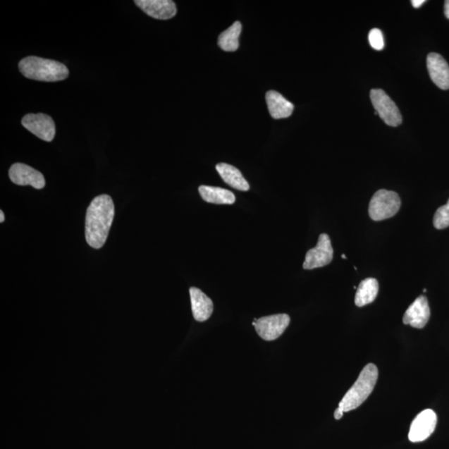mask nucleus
Masks as SVG:
<instances>
[{"label":"nucleus","instance_id":"aec40b11","mask_svg":"<svg viewBox=\"0 0 449 449\" xmlns=\"http://www.w3.org/2000/svg\"><path fill=\"white\" fill-rule=\"evenodd\" d=\"M434 228L443 230L449 226V199L446 205L439 207L433 217Z\"/></svg>","mask_w":449,"mask_h":449},{"label":"nucleus","instance_id":"393cba45","mask_svg":"<svg viewBox=\"0 0 449 449\" xmlns=\"http://www.w3.org/2000/svg\"><path fill=\"white\" fill-rule=\"evenodd\" d=\"M4 211H0V222H4Z\"/></svg>","mask_w":449,"mask_h":449},{"label":"nucleus","instance_id":"7ed1b4c3","mask_svg":"<svg viewBox=\"0 0 449 449\" xmlns=\"http://www.w3.org/2000/svg\"><path fill=\"white\" fill-rule=\"evenodd\" d=\"M379 370L376 364H369L365 367L343 399L340 402L339 408L346 413L363 404L371 395L378 381Z\"/></svg>","mask_w":449,"mask_h":449},{"label":"nucleus","instance_id":"2eb2a0df","mask_svg":"<svg viewBox=\"0 0 449 449\" xmlns=\"http://www.w3.org/2000/svg\"><path fill=\"white\" fill-rule=\"evenodd\" d=\"M266 104L273 118H289L293 113L294 105L282 96L280 92L271 90L266 92Z\"/></svg>","mask_w":449,"mask_h":449},{"label":"nucleus","instance_id":"423d86ee","mask_svg":"<svg viewBox=\"0 0 449 449\" xmlns=\"http://www.w3.org/2000/svg\"><path fill=\"white\" fill-rule=\"evenodd\" d=\"M290 318L286 314H273V316L254 319L252 325L259 336L264 340L272 341L278 339L288 327Z\"/></svg>","mask_w":449,"mask_h":449},{"label":"nucleus","instance_id":"4468645a","mask_svg":"<svg viewBox=\"0 0 449 449\" xmlns=\"http://www.w3.org/2000/svg\"><path fill=\"white\" fill-rule=\"evenodd\" d=\"M190 296L194 319L198 322L207 321L213 312L212 300L196 287L190 288Z\"/></svg>","mask_w":449,"mask_h":449},{"label":"nucleus","instance_id":"4be33fe9","mask_svg":"<svg viewBox=\"0 0 449 449\" xmlns=\"http://www.w3.org/2000/svg\"><path fill=\"white\" fill-rule=\"evenodd\" d=\"M345 414V412L343 410H342L340 408H339V407H338V409H336V410L335 411V419L336 420H339L342 418V417H343Z\"/></svg>","mask_w":449,"mask_h":449},{"label":"nucleus","instance_id":"0eeeda50","mask_svg":"<svg viewBox=\"0 0 449 449\" xmlns=\"http://www.w3.org/2000/svg\"><path fill=\"white\" fill-rule=\"evenodd\" d=\"M333 250L330 237L323 233L319 237L316 247L309 250L305 254V260L303 263L305 270H313L316 268L326 266L333 260Z\"/></svg>","mask_w":449,"mask_h":449},{"label":"nucleus","instance_id":"9b49d317","mask_svg":"<svg viewBox=\"0 0 449 449\" xmlns=\"http://www.w3.org/2000/svg\"><path fill=\"white\" fill-rule=\"evenodd\" d=\"M136 6L156 20H170L177 15V6L171 0H136Z\"/></svg>","mask_w":449,"mask_h":449},{"label":"nucleus","instance_id":"b1692460","mask_svg":"<svg viewBox=\"0 0 449 449\" xmlns=\"http://www.w3.org/2000/svg\"><path fill=\"white\" fill-rule=\"evenodd\" d=\"M444 15H445L446 18L449 20V0H447V1L444 3Z\"/></svg>","mask_w":449,"mask_h":449},{"label":"nucleus","instance_id":"9d476101","mask_svg":"<svg viewBox=\"0 0 449 449\" xmlns=\"http://www.w3.org/2000/svg\"><path fill=\"white\" fill-rule=\"evenodd\" d=\"M8 175L12 182L18 186H31L38 190L45 187L44 175L26 164H13Z\"/></svg>","mask_w":449,"mask_h":449},{"label":"nucleus","instance_id":"6e6552de","mask_svg":"<svg viewBox=\"0 0 449 449\" xmlns=\"http://www.w3.org/2000/svg\"><path fill=\"white\" fill-rule=\"evenodd\" d=\"M22 125L27 130L45 142H52L56 128L52 118L44 113H30L22 119Z\"/></svg>","mask_w":449,"mask_h":449},{"label":"nucleus","instance_id":"20e7f679","mask_svg":"<svg viewBox=\"0 0 449 449\" xmlns=\"http://www.w3.org/2000/svg\"><path fill=\"white\" fill-rule=\"evenodd\" d=\"M400 198L396 192L384 189L379 190L369 202L370 219L376 221L390 219L400 211Z\"/></svg>","mask_w":449,"mask_h":449},{"label":"nucleus","instance_id":"f03ea898","mask_svg":"<svg viewBox=\"0 0 449 449\" xmlns=\"http://www.w3.org/2000/svg\"><path fill=\"white\" fill-rule=\"evenodd\" d=\"M18 68L25 78L42 82L63 81L69 74L63 63L35 56L22 59L18 63Z\"/></svg>","mask_w":449,"mask_h":449},{"label":"nucleus","instance_id":"f8f14e48","mask_svg":"<svg viewBox=\"0 0 449 449\" xmlns=\"http://www.w3.org/2000/svg\"><path fill=\"white\" fill-rule=\"evenodd\" d=\"M430 318V308L429 302L425 296L421 295L417 298L405 313L402 322L416 328H422Z\"/></svg>","mask_w":449,"mask_h":449},{"label":"nucleus","instance_id":"a211bd4d","mask_svg":"<svg viewBox=\"0 0 449 449\" xmlns=\"http://www.w3.org/2000/svg\"><path fill=\"white\" fill-rule=\"evenodd\" d=\"M379 282L374 278H367L360 282L356 291L355 303L358 307H363L372 303L379 293Z\"/></svg>","mask_w":449,"mask_h":449},{"label":"nucleus","instance_id":"5701e85b","mask_svg":"<svg viewBox=\"0 0 449 449\" xmlns=\"http://www.w3.org/2000/svg\"><path fill=\"white\" fill-rule=\"evenodd\" d=\"M425 2V0H413V1H412L411 3L412 6H413L414 8H419V7L422 6Z\"/></svg>","mask_w":449,"mask_h":449},{"label":"nucleus","instance_id":"f257e3e1","mask_svg":"<svg viewBox=\"0 0 449 449\" xmlns=\"http://www.w3.org/2000/svg\"><path fill=\"white\" fill-rule=\"evenodd\" d=\"M114 214V203L109 195H101L92 201L87 208L85 220V238L91 247L100 249L104 247Z\"/></svg>","mask_w":449,"mask_h":449},{"label":"nucleus","instance_id":"6ab92c4d","mask_svg":"<svg viewBox=\"0 0 449 449\" xmlns=\"http://www.w3.org/2000/svg\"><path fill=\"white\" fill-rule=\"evenodd\" d=\"M242 26L240 22H235L229 29L222 32L219 38V47L226 52H234L239 48V37Z\"/></svg>","mask_w":449,"mask_h":449},{"label":"nucleus","instance_id":"412c9836","mask_svg":"<svg viewBox=\"0 0 449 449\" xmlns=\"http://www.w3.org/2000/svg\"><path fill=\"white\" fill-rule=\"evenodd\" d=\"M369 42L374 49L382 50L384 48L383 35L381 30L373 29L369 34Z\"/></svg>","mask_w":449,"mask_h":449},{"label":"nucleus","instance_id":"dca6fc26","mask_svg":"<svg viewBox=\"0 0 449 449\" xmlns=\"http://www.w3.org/2000/svg\"><path fill=\"white\" fill-rule=\"evenodd\" d=\"M216 169L222 180L230 187L239 190V191H249L250 185L247 180L245 179L240 170L235 166L226 164H219L216 166Z\"/></svg>","mask_w":449,"mask_h":449},{"label":"nucleus","instance_id":"f3484780","mask_svg":"<svg viewBox=\"0 0 449 449\" xmlns=\"http://www.w3.org/2000/svg\"><path fill=\"white\" fill-rule=\"evenodd\" d=\"M198 190L203 200L211 204L231 205L235 202L234 193L229 190L210 186H201Z\"/></svg>","mask_w":449,"mask_h":449},{"label":"nucleus","instance_id":"a878e982","mask_svg":"<svg viewBox=\"0 0 449 449\" xmlns=\"http://www.w3.org/2000/svg\"><path fill=\"white\" fill-rule=\"evenodd\" d=\"M342 258L347 259V257H346V256H345V254H342Z\"/></svg>","mask_w":449,"mask_h":449},{"label":"nucleus","instance_id":"ddd939ff","mask_svg":"<svg viewBox=\"0 0 449 449\" xmlns=\"http://www.w3.org/2000/svg\"><path fill=\"white\" fill-rule=\"evenodd\" d=\"M430 78L439 89L449 90V66L441 54L431 53L427 57Z\"/></svg>","mask_w":449,"mask_h":449},{"label":"nucleus","instance_id":"39448f33","mask_svg":"<svg viewBox=\"0 0 449 449\" xmlns=\"http://www.w3.org/2000/svg\"><path fill=\"white\" fill-rule=\"evenodd\" d=\"M370 99L376 113L384 123L390 127L400 126L402 123L400 111L386 92L382 90H372L370 91Z\"/></svg>","mask_w":449,"mask_h":449},{"label":"nucleus","instance_id":"1a4fd4ad","mask_svg":"<svg viewBox=\"0 0 449 449\" xmlns=\"http://www.w3.org/2000/svg\"><path fill=\"white\" fill-rule=\"evenodd\" d=\"M437 421V415L432 410L421 412L411 424L409 433L410 441L419 443L426 441L434 432Z\"/></svg>","mask_w":449,"mask_h":449}]
</instances>
